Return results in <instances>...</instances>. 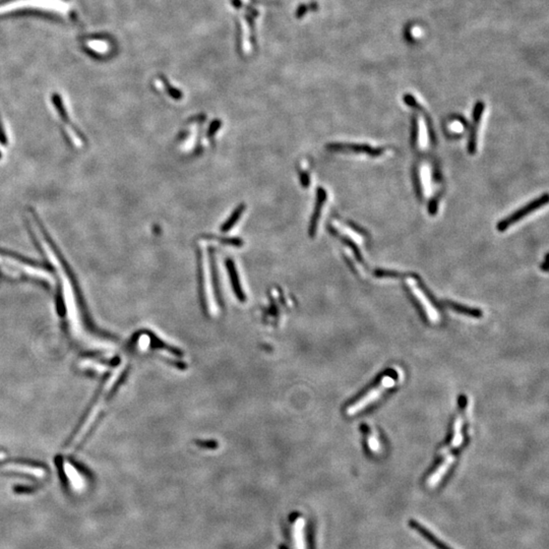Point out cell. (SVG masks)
<instances>
[{"mask_svg":"<svg viewBox=\"0 0 549 549\" xmlns=\"http://www.w3.org/2000/svg\"><path fill=\"white\" fill-rule=\"evenodd\" d=\"M455 459H456V457L453 455H448V456H446L444 458V460L438 467V469L428 477L427 482H426L428 487L435 488V487H437L439 485V482L441 481L443 476L447 473V471L449 470V468L453 464Z\"/></svg>","mask_w":549,"mask_h":549,"instance_id":"7","label":"cell"},{"mask_svg":"<svg viewBox=\"0 0 549 549\" xmlns=\"http://www.w3.org/2000/svg\"><path fill=\"white\" fill-rule=\"evenodd\" d=\"M484 103L479 101L475 104V107L473 110V125L471 127V132H470V137H469V141H468V152L471 154V155H474L475 152H476V145H477V128H478V125H479V121H480V118L482 116V112L484 110Z\"/></svg>","mask_w":549,"mask_h":549,"instance_id":"6","label":"cell"},{"mask_svg":"<svg viewBox=\"0 0 549 549\" xmlns=\"http://www.w3.org/2000/svg\"><path fill=\"white\" fill-rule=\"evenodd\" d=\"M119 376H120V371L114 373V375L111 377V379H109L106 383V385L104 387V391L101 393L100 397L98 398L97 402L95 403V406L90 411L89 416L85 420L83 426L80 428V431L77 434V436L73 439V440L70 441V443L68 444L67 451L75 450L77 448V446H79L80 443L84 440V438L88 435V433L92 428L93 424L95 423V421L99 417V414L102 411V409H103V407H104V405H105V403L107 401V398H108V396H109L110 393H111V391H112V389H113V387L115 385V381L117 380V378H119Z\"/></svg>","mask_w":549,"mask_h":549,"instance_id":"1","label":"cell"},{"mask_svg":"<svg viewBox=\"0 0 549 549\" xmlns=\"http://www.w3.org/2000/svg\"><path fill=\"white\" fill-rule=\"evenodd\" d=\"M326 200H327V193H326V190L324 188L320 187L318 189L317 205H316V209H315V212H314V216H313L312 223H311V228H309V233H311L312 237H313V235L316 234L318 222H319L320 216H321V211L323 209V206H324Z\"/></svg>","mask_w":549,"mask_h":549,"instance_id":"12","label":"cell"},{"mask_svg":"<svg viewBox=\"0 0 549 549\" xmlns=\"http://www.w3.org/2000/svg\"><path fill=\"white\" fill-rule=\"evenodd\" d=\"M439 197H440L439 194V195H437V197H435V199H433V200L431 201V204H429V206H428V212H429V214H431L432 216H435V215H437V213H438V205H439Z\"/></svg>","mask_w":549,"mask_h":549,"instance_id":"20","label":"cell"},{"mask_svg":"<svg viewBox=\"0 0 549 549\" xmlns=\"http://www.w3.org/2000/svg\"><path fill=\"white\" fill-rule=\"evenodd\" d=\"M417 136H418V122H417L416 116H413V120H412V132H411V140H412V145H413V146L416 145Z\"/></svg>","mask_w":549,"mask_h":549,"instance_id":"19","label":"cell"},{"mask_svg":"<svg viewBox=\"0 0 549 549\" xmlns=\"http://www.w3.org/2000/svg\"><path fill=\"white\" fill-rule=\"evenodd\" d=\"M367 439H368L369 449H371L373 452L380 451V442H379V439H378L376 433L373 429H369Z\"/></svg>","mask_w":549,"mask_h":549,"instance_id":"15","label":"cell"},{"mask_svg":"<svg viewBox=\"0 0 549 549\" xmlns=\"http://www.w3.org/2000/svg\"><path fill=\"white\" fill-rule=\"evenodd\" d=\"M64 471L68 477V479H70V484L71 486L74 487L75 490H82L84 489L85 487V481L84 479L82 478V476L77 472V470L68 463H64Z\"/></svg>","mask_w":549,"mask_h":549,"instance_id":"13","label":"cell"},{"mask_svg":"<svg viewBox=\"0 0 549 549\" xmlns=\"http://www.w3.org/2000/svg\"><path fill=\"white\" fill-rule=\"evenodd\" d=\"M547 202H548V196H547V194H544L542 197H540V198H538V199H536V200L530 202V203L527 204L525 207L521 208L520 210L516 211V212H515L514 214H512L511 216H509V217H507L506 219L503 220L502 222H499V223L497 224V226H496L497 231H499V232H504V231H506V230H507L510 226H512L513 224L519 222L522 218L528 216L529 214L533 213L534 211L538 210L539 208L545 206V205L547 204Z\"/></svg>","mask_w":549,"mask_h":549,"instance_id":"3","label":"cell"},{"mask_svg":"<svg viewBox=\"0 0 549 549\" xmlns=\"http://www.w3.org/2000/svg\"><path fill=\"white\" fill-rule=\"evenodd\" d=\"M309 7L313 8V9H317V8H318V4H317L316 2H314V3H312L311 5H301V6L298 8L297 16H298V17H302V15L309 9Z\"/></svg>","mask_w":549,"mask_h":549,"instance_id":"21","label":"cell"},{"mask_svg":"<svg viewBox=\"0 0 549 549\" xmlns=\"http://www.w3.org/2000/svg\"><path fill=\"white\" fill-rule=\"evenodd\" d=\"M328 149L330 151H348V152H354V153H365L371 157H378L384 153V149H374L369 145L366 144H342V142H335L328 145Z\"/></svg>","mask_w":549,"mask_h":549,"instance_id":"5","label":"cell"},{"mask_svg":"<svg viewBox=\"0 0 549 549\" xmlns=\"http://www.w3.org/2000/svg\"><path fill=\"white\" fill-rule=\"evenodd\" d=\"M395 385H396V380L394 379L393 376L385 375L381 378L379 385L374 387L372 390H370L368 393H366L363 397H361L358 401H356L355 403H353L352 405H350L347 408V410H346L347 415L353 416V415L359 413L360 411L364 410L367 406H369L370 404L374 403L386 392V390L393 388Z\"/></svg>","mask_w":549,"mask_h":549,"instance_id":"2","label":"cell"},{"mask_svg":"<svg viewBox=\"0 0 549 549\" xmlns=\"http://www.w3.org/2000/svg\"><path fill=\"white\" fill-rule=\"evenodd\" d=\"M404 101H405V103H406L409 107L418 110V111H420V112L422 113V115H423V117H424V119H425V121H426V125H427V127H428V129H429V135H431L432 142H433L434 145H436V144H437V136H436L435 131H434V126H433L432 118H431V116L428 115V113L426 112V110L424 109V108L422 107V105H420V104L416 101V99H415L412 95H410V94L405 95V97H404Z\"/></svg>","mask_w":549,"mask_h":549,"instance_id":"11","label":"cell"},{"mask_svg":"<svg viewBox=\"0 0 549 549\" xmlns=\"http://www.w3.org/2000/svg\"><path fill=\"white\" fill-rule=\"evenodd\" d=\"M418 279H419L418 276L414 274L413 277L411 278L413 284H412V285L410 284L409 287H410V289H412V291H413V293H414V296L418 299V301L420 302L421 306L423 307V309H424L426 316L428 317V320H429L432 323L437 324V323H439V320H440L439 313H438L437 309L434 307V305L432 304V302L429 301V299H428L427 296L425 295L424 291H423L420 287L416 286V281H417Z\"/></svg>","mask_w":549,"mask_h":549,"instance_id":"4","label":"cell"},{"mask_svg":"<svg viewBox=\"0 0 549 549\" xmlns=\"http://www.w3.org/2000/svg\"><path fill=\"white\" fill-rule=\"evenodd\" d=\"M546 265H547V254H546V256H545V259H544V262H543L542 267L540 266L541 270H543L544 272H547V268H546Z\"/></svg>","mask_w":549,"mask_h":549,"instance_id":"22","label":"cell"},{"mask_svg":"<svg viewBox=\"0 0 549 549\" xmlns=\"http://www.w3.org/2000/svg\"><path fill=\"white\" fill-rule=\"evenodd\" d=\"M241 213H242V207H240L237 211H235V213L233 214V216H231V217L229 218V220H228V222H227L225 225H223L222 231H227V230H229V229L236 223V221H237L236 219L239 217V215H241Z\"/></svg>","mask_w":549,"mask_h":549,"instance_id":"18","label":"cell"},{"mask_svg":"<svg viewBox=\"0 0 549 549\" xmlns=\"http://www.w3.org/2000/svg\"><path fill=\"white\" fill-rule=\"evenodd\" d=\"M410 526H412V528L417 531L418 533H420L425 539H427L429 542H432L435 546H437L439 549H453L451 548L450 546H448L446 543H444L443 541H441L440 539H439L431 530H428L426 527H424L422 524H420L418 521H415V520H411L409 522Z\"/></svg>","mask_w":549,"mask_h":549,"instance_id":"10","label":"cell"},{"mask_svg":"<svg viewBox=\"0 0 549 549\" xmlns=\"http://www.w3.org/2000/svg\"><path fill=\"white\" fill-rule=\"evenodd\" d=\"M305 526H306V522L303 518L300 517L296 519L293 525V530H292L294 549H307Z\"/></svg>","mask_w":549,"mask_h":549,"instance_id":"9","label":"cell"},{"mask_svg":"<svg viewBox=\"0 0 549 549\" xmlns=\"http://www.w3.org/2000/svg\"><path fill=\"white\" fill-rule=\"evenodd\" d=\"M341 240H342L345 244H347V246H349V247L354 251V254H355V257L357 258V260H358L360 264L364 265L363 256L360 254V250H359V248L357 247V245H356L350 238H348V237H346V236L341 237Z\"/></svg>","mask_w":549,"mask_h":549,"instance_id":"16","label":"cell"},{"mask_svg":"<svg viewBox=\"0 0 549 549\" xmlns=\"http://www.w3.org/2000/svg\"><path fill=\"white\" fill-rule=\"evenodd\" d=\"M445 303H446V305L448 307H450L451 309H453L457 313H460V314H463V315H468V316L475 317V318H479V317L482 316V313L479 309L469 308V307H466V306H463V305H460V304H457V303H453V302H449V301H447Z\"/></svg>","mask_w":549,"mask_h":549,"instance_id":"14","label":"cell"},{"mask_svg":"<svg viewBox=\"0 0 549 549\" xmlns=\"http://www.w3.org/2000/svg\"><path fill=\"white\" fill-rule=\"evenodd\" d=\"M228 269H229V273H230L231 280H232V282L234 283V289H235V292H236V294L238 295L239 298L243 299L244 296H243V293H242V291H241V289H240V285L237 284V276H236V272H235V268H234L233 264L231 265V262H229V265H228Z\"/></svg>","mask_w":549,"mask_h":549,"instance_id":"17","label":"cell"},{"mask_svg":"<svg viewBox=\"0 0 549 549\" xmlns=\"http://www.w3.org/2000/svg\"><path fill=\"white\" fill-rule=\"evenodd\" d=\"M463 425H464V411L458 415L456 421H455V424H453V435H452V439L450 440L449 444H447L446 446H444L441 451H440V455H445L447 453L451 448H456L458 446H460L464 440V437H463Z\"/></svg>","mask_w":549,"mask_h":549,"instance_id":"8","label":"cell"}]
</instances>
